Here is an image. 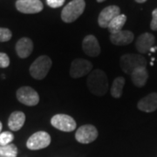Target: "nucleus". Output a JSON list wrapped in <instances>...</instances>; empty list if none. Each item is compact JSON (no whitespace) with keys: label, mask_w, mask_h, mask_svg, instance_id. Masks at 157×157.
<instances>
[{"label":"nucleus","mask_w":157,"mask_h":157,"mask_svg":"<svg viewBox=\"0 0 157 157\" xmlns=\"http://www.w3.org/2000/svg\"><path fill=\"white\" fill-rule=\"evenodd\" d=\"M150 27L153 31H157V8L152 12V21Z\"/></svg>","instance_id":"26"},{"label":"nucleus","mask_w":157,"mask_h":157,"mask_svg":"<svg viewBox=\"0 0 157 157\" xmlns=\"http://www.w3.org/2000/svg\"><path fill=\"white\" fill-rule=\"evenodd\" d=\"M93 69V64L84 59H76L72 62L70 75L73 78H78L89 74Z\"/></svg>","instance_id":"9"},{"label":"nucleus","mask_w":157,"mask_h":157,"mask_svg":"<svg viewBox=\"0 0 157 157\" xmlns=\"http://www.w3.org/2000/svg\"><path fill=\"white\" fill-rule=\"evenodd\" d=\"M86 85L93 94L97 96L105 95L108 90L107 74L101 69L92 71L86 79Z\"/></svg>","instance_id":"1"},{"label":"nucleus","mask_w":157,"mask_h":157,"mask_svg":"<svg viewBox=\"0 0 157 157\" xmlns=\"http://www.w3.org/2000/svg\"><path fill=\"white\" fill-rule=\"evenodd\" d=\"M134 40V33L130 31H120L110 35L111 43L115 45H128Z\"/></svg>","instance_id":"16"},{"label":"nucleus","mask_w":157,"mask_h":157,"mask_svg":"<svg viewBox=\"0 0 157 157\" xmlns=\"http://www.w3.org/2000/svg\"><path fill=\"white\" fill-rule=\"evenodd\" d=\"M50 143V135L45 131H39L30 136L26 142V147L30 150H39L48 147Z\"/></svg>","instance_id":"6"},{"label":"nucleus","mask_w":157,"mask_h":157,"mask_svg":"<svg viewBox=\"0 0 157 157\" xmlns=\"http://www.w3.org/2000/svg\"><path fill=\"white\" fill-rule=\"evenodd\" d=\"M155 36L151 33H142L138 37V39L135 42V46L137 51L140 53H147L152 48V46L155 44Z\"/></svg>","instance_id":"13"},{"label":"nucleus","mask_w":157,"mask_h":157,"mask_svg":"<svg viewBox=\"0 0 157 157\" xmlns=\"http://www.w3.org/2000/svg\"><path fill=\"white\" fill-rule=\"evenodd\" d=\"M33 51V43L29 38H22L16 44V52L21 59L29 57Z\"/></svg>","instance_id":"15"},{"label":"nucleus","mask_w":157,"mask_h":157,"mask_svg":"<svg viewBox=\"0 0 157 157\" xmlns=\"http://www.w3.org/2000/svg\"><path fill=\"white\" fill-rule=\"evenodd\" d=\"M98 130L94 125L86 124L78 128L75 134V139L79 143L88 144L97 139Z\"/></svg>","instance_id":"8"},{"label":"nucleus","mask_w":157,"mask_h":157,"mask_svg":"<svg viewBox=\"0 0 157 157\" xmlns=\"http://www.w3.org/2000/svg\"><path fill=\"white\" fill-rule=\"evenodd\" d=\"M121 14V9L116 6H110L104 8L98 17V24L101 28H107L113 19Z\"/></svg>","instance_id":"11"},{"label":"nucleus","mask_w":157,"mask_h":157,"mask_svg":"<svg viewBox=\"0 0 157 157\" xmlns=\"http://www.w3.org/2000/svg\"><path fill=\"white\" fill-rule=\"evenodd\" d=\"M105 0H97V2H99V3H101V2H104Z\"/></svg>","instance_id":"29"},{"label":"nucleus","mask_w":157,"mask_h":157,"mask_svg":"<svg viewBox=\"0 0 157 157\" xmlns=\"http://www.w3.org/2000/svg\"><path fill=\"white\" fill-rule=\"evenodd\" d=\"M51 124L55 128L63 132H72L77 127L76 121L73 117L63 113L55 114L51 119Z\"/></svg>","instance_id":"5"},{"label":"nucleus","mask_w":157,"mask_h":157,"mask_svg":"<svg viewBox=\"0 0 157 157\" xmlns=\"http://www.w3.org/2000/svg\"><path fill=\"white\" fill-rule=\"evenodd\" d=\"M52 59L46 55L39 56L30 67V74L35 79H43L46 77L52 67Z\"/></svg>","instance_id":"4"},{"label":"nucleus","mask_w":157,"mask_h":157,"mask_svg":"<svg viewBox=\"0 0 157 157\" xmlns=\"http://www.w3.org/2000/svg\"><path fill=\"white\" fill-rule=\"evenodd\" d=\"M2 128H3V124L0 121V134H1V131H2Z\"/></svg>","instance_id":"28"},{"label":"nucleus","mask_w":157,"mask_h":157,"mask_svg":"<svg viewBox=\"0 0 157 157\" xmlns=\"http://www.w3.org/2000/svg\"><path fill=\"white\" fill-rule=\"evenodd\" d=\"M137 3H139V4H142V3H145L147 0H135Z\"/></svg>","instance_id":"27"},{"label":"nucleus","mask_w":157,"mask_h":157,"mask_svg":"<svg viewBox=\"0 0 157 157\" xmlns=\"http://www.w3.org/2000/svg\"><path fill=\"white\" fill-rule=\"evenodd\" d=\"M66 0H46V4L51 8H59L61 7Z\"/></svg>","instance_id":"25"},{"label":"nucleus","mask_w":157,"mask_h":157,"mask_svg":"<svg viewBox=\"0 0 157 157\" xmlns=\"http://www.w3.org/2000/svg\"><path fill=\"white\" fill-rule=\"evenodd\" d=\"M138 109L145 113H152L157 109V93H151L143 97L137 104Z\"/></svg>","instance_id":"14"},{"label":"nucleus","mask_w":157,"mask_h":157,"mask_svg":"<svg viewBox=\"0 0 157 157\" xmlns=\"http://www.w3.org/2000/svg\"><path fill=\"white\" fill-rule=\"evenodd\" d=\"M16 8L25 14H34L42 11L44 6L40 0H17Z\"/></svg>","instance_id":"10"},{"label":"nucleus","mask_w":157,"mask_h":157,"mask_svg":"<svg viewBox=\"0 0 157 157\" xmlns=\"http://www.w3.org/2000/svg\"><path fill=\"white\" fill-rule=\"evenodd\" d=\"M12 33L8 28L0 27V42H7L11 39Z\"/></svg>","instance_id":"23"},{"label":"nucleus","mask_w":157,"mask_h":157,"mask_svg":"<svg viewBox=\"0 0 157 157\" xmlns=\"http://www.w3.org/2000/svg\"><path fill=\"white\" fill-rule=\"evenodd\" d=\"M17 147L14 144L0 146V157H17Z\"/></svg>","instance_id":"21"},{"label":"nucleus","mask_w":157,"mask_h":157,"mask_svg":"<svg viewBox=\"0 0 157 157\" xmlns=\"http://www.w3.org/2000/svg\"><path fill=\"white\" fill-rule=\"evenodd\" d=\"M10 66L9 56L5 52H0V68H6Z\"/></svg>","instance_id":"24"},{"label":"nucleus","mask_w":157,"mask_h":157,"mask_svg":"<svg viewBox=\"0 0 157 157\" xmlns=\"http://www.w3.org/2000/svg\"><path fill=\"white\" fill-rule=\"evenodd\" d=\"M82 49L89 57H97L101 53V46L94 35H87L82 41Z\"/></svg>","instance_id":"12"},{"label":"nucleus","mask_w":157,"mask_h":157,"mask_svg":"<svg viewBox=\"0 0 157 157\" xmlns=\"http://www.w3.org/2000/svg\"><path fill=\"white\" fill-rule=\"evenodd\" d=\"M85 0H72L63 8L61 18L65 23H73L84 12Z\"/></svg>","instance_id":"2"},{"label":"nucleus","mask_w":157,"mask_h":157,"mask_svg":"<svg viewBox=\"0 0 157 157\" xmlns=\"http://www.w3.org/2000/svg\"><path fill=\"white\" fill-rule=\"evenodd\" d=\"M17 99L20 103L28 107L36 106L39 102V94L31 86H22L17 89Z\"/></svg>","instance_id":"7"},{"label":"nucleus","mask_w":157,"mask_h":157,"mask_svg":"<svg viewBox=\"0 0 157 157\" xmlns=\"http://www.w3.org/2000/svg\"><path fill=\"white\" fill-rule=\"evenodd\" d=\"M147 78H148V73L146 67L137 68L131 73L132 82L137 87L144 86L147 81Z\"/></svg>","instance_id":"18"},{"label":"nucleus","mask_w":157,"mask_h":157,"mask_svg":"<svg viewBox=\"0 0 157 157\" xmlns=\"http://www.w3.org/2000/svg\"><path fill=\"white\" fill-rule=\"evenodd\" d=\"M125 85V78L123 77H118L114 78L111 86V95L113 98L119 99L122 95L123 87Z\"/></svg>","instance_id":"20"},{"label":"nucleus","mask_w":157,"mask_h":157,"mask_svg":"<svg viewBox=\"0 0 157 157\" xmlns=\"http://www.w3.org/2000/svg\"><path fill=\"white\" fill-rule=\"evenodd\" d=\"M14 140V135L11 132L6 131L0 134V146H6L11 144V142Z\"/></svg>","instance_id":"22"},{"label":"nucleus","mask_w":157,"mask_h":157,"mask_svg":"<svg viewBox=\"0 0 157 157\" xmlns=\"http://www.w3.org/2000/svg\"><path fill=\"white\" fill-rule=\"evenodd\" d=\"M120 66L124 73L131 75V73L137 68L142 67H147V60L144 57L140 54L127 53L122 55L121 58Z\"/></svg>","instance_id":"3"},{"label":"nucleus","mask_w":157,"mask_h":157,"mask_svg":"<svg viewBox=\"0 0 157 157\" xmlns=\"http://www.w3.org/2000/svg\"><path fill=\"white\" fill-rule=\"evenodd\" d=\"M25 122V114L21 111L11 113L8 119V127L11 131H18L22 128Z\"/></svg>","instance_id":"17"},{"label":"nucleus","mask_w":157,"mask_h":157,"mask_svg":"<svg viewBox=\"0 0 157 157\" xmlns=\"http://www.w3.org/2000/svg\"><path fill=\"white\" fill-rule=\"evenodd\" d=\"M127 21V17L124 14H120L117 17H115L110 24L108 25V31L111 34L116 33L118 32L121 31V29L123 28L124 25Z\"/></svg>","instance_id":"19"}]
</instances>
